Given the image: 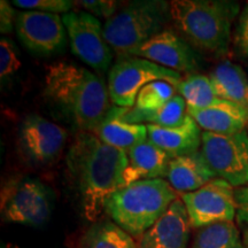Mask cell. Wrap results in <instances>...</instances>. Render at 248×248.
Wrapping results in <instances>:
<instances>
[{
	"mask_svg": "<svg viewBox=\"0 0 248 248\" xmlns=\"http://www.w3.org/2000/svg\"><path fill=\"white\" fill-rule=\"evenodd\" d=\"M67 164L78 187L85 218L97 222L110 195L125 186L128 154L105 144L94 133L83 131L71 145Z\"/></svg>",
	"mask_w": 248,
	"mask_h": 248,
	"instance_id": "1",
	"label": "cell"
},
{
	"mask_svg": "<svg viewBox=\"0 0 248 248\" xmlns=\"http://www.w3.org/2000/svg\"><path fill=\"white\" fill-rule=\"evenodd\" d=\"M45 93L84 132H94L111 107L104 80L91 70L68 62L46 67Z\"/></svg>",
	"mask_w": 248,
	"mask_h": 248,
	"instance_id": "2",
	"label": "cell"
},
{
	"mask_svg": "<svg viewBox=\"0 0 248 248\" xmlns=\"http://www.w3.org/2000/svg\"><path fill=\"white\" fill-rule=\"evenodd\" d=\"M239 5L224 0H172L170 16L179 36L195 51L221 57L228 53Z\"/></svg>",
	"mask_w": 248,
	"mask_h": 248,
	"instance_id": "3",
	"label": "cell"
},
{
	"mask_svg": "<svg viewBox=\"0 0 248 248\" xmlns=\"http://www.w3.org/2000/svg\"><path fill=\"white\" fill-rule=\"evenodd\" d=\"M178 199L166 179H141L111 194L105 213L131 237L140 238Z\"/></svg>",
	"mask_w": 248,
	"mask_h": 248,
	"instance_id": "4",
	"label": "cell"
},
{
	"mask_svg": "<svg viewBox=\"0 0 248 248\" xmlns=\"http://www.w3.org/2000/svg\"><path fill=\"white\" fill-rule=\"evenodd\" d=\"M171 16L168 1H131L105 22V38L119 57L132 55L144 43L164 30Z\"/></svg>",
	"mask_w": 248,
	"mask_h": 248,
	"instance_id": "5",
	"label": "cell"
},
{
	"mask_svg": "<svg viewBox=\"0 0 248 248\" xmlns=\"http://www.w3.org/2000/svg\"><path fill=\"white\" fill-rule=\"evenodd\" d=\"M183 76L177 71L135 55L119 57L107 76L110 101L115 106L132 108L140 90L155 80H164L177 88Z\"/></svg>",
	"mask_w": 248,
	"mask_h": 248,
	"instance_id": "6",
	"label": "cell"
},
{
	"mask_svg": "<svg viewBox=\"0 0 248 248\" xmlns=\"http://www.w3.org/2000/svg\"><path fill=\"white\" fill-rule=\"evenodd\" d=\"M53 193L37 178L8 182L1 191L2 221L27 226H42L53 210Z\"/></svg>",
	"mask_w": 248,
	"mask_h": 248,
	"instance_id": "7",
	"label": "cell"
},
{
	"mask_svg": "<svg viewBox=\"0 0 248 248\" xmlns=\"http://www.w3.org/2000/svg\"><path fill=\"white\" fill-rule=\"evenodd\" d=\"M201 152L217 178L234 188L248 185V132L230 135L202 131Z\"/></svg>",
	"mask_w": 248,
	"mask_h": 248,
	"instance_id": "8",
	"label": "cell"
},
{
	"mask_svg": "<svg viewBox=\"0 0 248 248\" xmlns=\"http://www.w3.org/2000/svg\"><path fill=\"white\" fill-rule=\"evenodd\" d=\"M62 20L71 52L100 75L109 71L113 49L105 38L104 26L99 18L88 12H69Z\"/></svg>",
	"mask_w": 248,
	"mask_h": 248,
	"instance_id": "9",
	"label": "cell"
},
{
	"mask_svg": "<svg viewBox=\"0 0 248 248\" xmlns=\"http://www.w3.org/2000/svg\"><path fill=\"white\" fill-rule=\"evenodd\" d=\"M192 228L233 222L237 217L235 188L221 178H214L194 192L182 194Z\"/></svg>",
	"mask_w": 248,
	"mask_h": 248,
	"instance_id": "10",
	"label": "cell"
},
{
	"mask_svg": "<svg viewBox=\"0 0 248 248\" xmlns=\"http://www.w3.org/2000/svg\"><path fill=\"white\" fill-rule=\"evenodd\" d=\"M15 30L21 43L36 54L52 55L66 46L67 29L58 14L21 12L17 13Z\"/></svg>",
	"mask_w": 248,
	"mask_h": 248,
	"instance_id": "11",
	"label": "cell"
},
{
	"mask_svg": "<svg viewBox=\"0 0 248 248\" xmlns=\"http://www.w3.org/2000/svg\"><path fill=\"white\" fill-rule=\"evenodd\" d=\"M66 141V130L37 114L24 117L20 124V146L28 159L37 164H47L57 159Z\"/></svg>",
	"mask_w": 248,
	"mask_h": 248,
	"instance_id": "12",
	"label": "cell"
},
{
	"mask_svg": "<svg viewBox=\"0 0 248 248\" xmlns=\"http://www.w3.org/2000/svg\"><path fill=\"white\" fill-rule=\"evenodd\" d=\"M132 55L177 73L193 74L200 68L199 53L178 33L164 29L138 47Z\"/></svg>",
	"mask_w": 248,
	"mask_h": 248,
	"instance_id": "13",
	"label": "cell"
},
{
	"mask_svg": "<svg viewBox=\"0 0 248 248\" xmlns=\"http://www.w3.org/2000/svg\"><path fill=\"white\" fill-rule=\"evenodd\" d=\"M191 223L182 199H176L150 230L141 235L138 248H188Z\"/></svg>",
	"mask_w": 248,
	"mask_h": 248,
	"instance_id": "14",
	"label": "cell"
},
{
	"mask_svg": "<svg viewBox=\"0 0 248 248\" xmlns=\"http://www.w3.org/2000/svg\"><path fill=\"white\" fill-rule=\"evenodd\" d=\"M147 133L148 139L171 159L199 152L202 142L201 128L188 113L184 122L172 128L147 124Z\"/></svg>",
	"mask_w": 248,
	"mask_h": 248,
	"instance_id": "15",
	"label": "cell"
},
{
	"mask_svg": "<svg viewBox=\"0 0 248 248\" xmlns=\"http://www.w3.org/2000/svg\"><path fill=\"white\" fill-rule=\"evenodd\" d=\"M187 113L207 132L230 135L244 131L248 125V110L223 99L202 109L187 108Z\"/></svg>",
	"mask_w": 248,
	"mask_h": 248,
	"instance_id": "16",
	"label": "cell"
},
{
	"mask_svg": "<svg viewBox=\"0 0 248 248\" xmlns=\"http://www.w3.org/2000/svg\"><path fill=\"white\" fill-rule=\"evenodd\" d=\"M126 154L129 168L125 176V186L141 179L168 177L171 157L148 138L129 150Z\"/></svg>",
	"mask_w": 248,
	"mask_h": 248,
	"instance_id": "17",
	"label": "cell"
},
{
	"mask_svg": "<svg viewBox=\"0 0 248 248\" xmlns=\"http://www.w3.org/2000/svg\"><path fill=\"white\" fill-rule=\"evenodd\" d=\"M124 110L125 107L111 106L93 133L105 144L126 153L139 142L146 140L148 133L145 124H133L124 121Z\"/></svg>",
	"mask_w": 248,
	"mask_h": 248,
	"instance_id": "18",
	"label": "cell"
},
{
	"mask_svg": "<svg viewBox=\"0 0 248 248\" xmlns=\"http://www.w3.org/2000/svg\"><path fill=\"white\" fill-rule=\"evenodd\" d=\"M214 178H217L215 172L201 151L171 159L167 177L173 190L182 194L199 190Z\"/></svg>",
	"mask_w": 248,
	"mask_h": 248,
	"instance_id": "19",
	"label": "cell"
},
{
	"mask_svg": "<svg viewBox=\"0 0 248 248\" xmlns=\"http://www.w3.org/2000/svg\"><path fill=\"white\" fill-rule=\"evenodd\" d=\"M217 97L248 110V75L238 64L230 61L217 64L210 73Z\"/></svg>",
	"mask_w": 248,
	"mask_h": 248,
	"instance_id": "20",
	"label": "cell"
},
{
	"mask_svg": "<svg viewBox=\"0 0 248 248\" xmlns=\"http://www.w3.org/2000/svg\"><path fill=\"white\" fill-rule=\"evenodd\" d=\"M79 248H138V244L110 218H104L90 226Z\"/></svg>",
	"mask_w": 248,
	"mask_h": 248,
	"instance_id": "21",
	"label": "cell"
},
{
	"mask_svg": "<svg viewBox=\"0 0 248 248\" xmlns=\"http://www.w3.org/2000/svg\"><path fill=\"white\" fill-rule=\"evenodd\" d=\"M191 248H246L233 222L216 223L201 228L194 235Z\"/></svg>",
	"mask_w": 248,
	"mask_h": 248,
	"instance_id": "22",
	"label": "cell"
},
{
	"mask_svg": "<svg viewBox=\"0 0 248 248\" xmlns=\"http://www.w3.org/2000/svg\"><path fill=\"white\" fill-rule=\"evenodd\" d=\"M179 94L185 99L187 108L202 109L218 100L209 76L199 73L187 74L177 85Z\"/></svg>",
	"mask_w": 248,
	"mask_h": 248,
	"instance_id": "23",
	"label": "cell"
},
{
	"mask_svg": "<svg viewBox=\"0 0 248 248\" xmlns=\"http://www.w3.org/2000/svg\"><path fill=\"white\" fill-rule=\"evenodd\" d=\"M175 89L164 80H155L139 91L133 108L140 111H155L175 95Z\"/></svg>",
	"mask_w": 248,
	"mask_h": 248,
	"instance_id": "24",
	"label": "cell"
},
{
	"mask_svg": "<svg viewBox=\"0 0 248 248\" xmlns=\"http://www.w3.org/2000/svg\"><path fill=\"white\" fill-rule=\"evenodd\" d=\"M13 5L28 11L43 12L49 14H67L73 8L74 1L68 0H15Z\"/></svg>",
	"mask_w": 248,
	"mask_h": 248,
	"instance_id": "25",
	"label": "cell"
},
{
	"mask_svg": "<svg viewBox=\"0 0 248 248\" xmlns=\"http://www.w3.org/2000/svg\"><path fill=\"white\" fill-rule=\"evenodd\" d=\"M20 67L21 61L16 46L11 39L1 38L0 40V77L1 79L13 75Z\"/></svg>",
	"mask_w": 248,
	"mask_h": 248,
	"instance_id": "26",
	"label": "cell"
},
{
	"mask_svg": "<svg viewBox=\"0 0 248 248\" xmlns=\"http://www.w3.org/2000/svg\"><path fill=\"white\" fill-rule=\"evenodd\" d=\"M76 4H79L86 9V12L95 17H102L109 20L119 12L120 6L117 1H105V0H83Z\"/></svg>",
	"mask_w": 248,
	"mask_h": 248,
	"instance_id": "27",
	"label": "cell"
},
{
	"mask_svg": "<svg viewBox=\"0 0 248 248\" xmlns=\"http://www.w3.org/2000/svg\"><path fill=\"white\" fill-rule=\"evenodd\" d=\"M234 44L243 57L248 58V2L239 15L234 31Z\"/></svg>",
	"mask_w": 248,
	"mask_h": 248,
	"instance_id": "28",
	"label": "cell"
},
{
	"mask_svg": "<svg viewBox=\"0 0 248 248\" xmlns=\"http://www.w3.org/2000/svg\"><path fill=\"white\" fill-rule=\"evenodd\" d=\"M17 14L14 11L13 6L9 5L8 1L1 0L0 1V31L1 33H11L14 30L16 22Z\"/></svg>",
	"mask_w": 248,
	"mask_h": 248,
	"instance_id": "29",
	"label": "cell"
},
{
	"mask_svg": "<svg viewBox=\"0 0 248 248\" xmlns=\"http://www.w3.org/2000/svg\"><path fill=\"white\" fill-rule=\"evenodd\" d=\"M235 204L238 221L248 226V185L235 188Z\"/></svg>",
	"mask_w": 248,
	"mask_h": 248,
	"instance_id": "30",
	"label": "cell"
},
{
	"mask_svg": "<svg viewBox=\"0 0 248 248\" xmlns=\"http://www.w3.org/2000/svg\"><path fill=\"white\" fill-rule=\"evenodd\" d=\"M244 244H245V247L248 248V230L245 232V235H244Z\"/></svg>",
	"mask_w": 248,
	"mask_h": 248,
	"instance_id": "31",
	"label": "cell"
},
{
	"mask_svg": "<svg viewBox=\"0 0 248 248\" xmlns=\"http://www.w3.org/2000/svg\"><path fill=\"white\" fill-rule=\"evenodd\" d=\"M1 248H21L16 246V245H12V244H7V245H2Z\"/></svg>",
	"mask_w": 248,
	"mask_h": 248,
	"instance_id": "32",
	"label": "cell"
}]
</instances>
